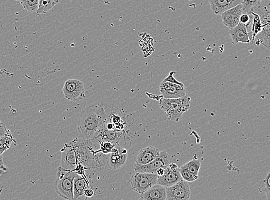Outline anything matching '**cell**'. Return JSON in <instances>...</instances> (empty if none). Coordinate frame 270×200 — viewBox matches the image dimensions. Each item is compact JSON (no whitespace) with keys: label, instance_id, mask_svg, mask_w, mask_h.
<instances>
[{"label":"cell","instance_id":"d4e9b609","mask_svg":"<svg viewBox=\"0 0 270 200\" xmlns=\"http://www.w3.org/2000/svg\"><path fill=\"white\" fill-rule=\"evenodd\" d=\"M270 171H269L268 174H267L265 180H263V182L265 183V191L266 195L267 196V199L268 200H270Z\"/></svg>","mask_w":270,"mask_h":200},{"label":"cell","instance_id":"5b68a950","mask_svg":"<svg viewBox=\"0 0 270 200\" xmlns=\"http://www.w3.org/2000/svg\"><path fill=\"white\" fill-rule=\"evenodd\" d=\"M66 99L72 101L83 100L85 98L83 83L78 79L67 80L63 89Z\"/></svg>","mask_w":270,"mask_h":200},{"label":"cell","instance_id":"d6986e66","mask_svg":"<svg viewBox=\"0 0 270 200\" xmlns=\"http://www.w3.org/2000/svg\"><path fill=\"white\" fill-rule=\"evenodd\" d=\"M14 141L10 130L5 136L0 137V155H2L6 150L10 149L11 144Z\"/></svg>","mask_w":270,"mask_h":200},{"label":"cell","instance_id":"cb8c5ba5","mask_svg":"<svg viewBox=\"0 0 270 200\" xmlns=\"http://www.w3.org/2000/svg\"><path fill=\"white\" fill-rule=\"evenodd\" d=\"M254 19V15L251 14L242 13L240 17L239 23L243 24L244 25L248 27L250 25Z\"/></svg>","mask_w":270,"mask_h":200},{"label":"cell","instance_id":"9c48e42d","mask_svg":"<svg viewBox=\"0 0 270 200\" xmlns=\"http://www.w3.org/2000/svg\"><path fill=\"white\" fill-rule=\"evenodd\" d=\"M127 150L118 144L107 154V165L109 168L115 170L122 167L127 162Z\"/></svg>","mask_w":270,"mask_h":200},{"label":"cell","instance_id":"ac0fdd59","mask_svg":"<svg viewBox=\"0 0 270 200\" xmlns=\"http://www.w3.org/2000/svg\"><path fill=\"white\" fill-rule=\"evenodd\" d=\"M59 2L60 0H39L38 9L36 12L38 15L47 13Z\"/></svg>","mask_w":270,"mask_h":200},{"label":"cell","instance_id":"9a60e30c","mask_svg":"<svg viewBox=\"0 0 270 200\" xmlns=\"http://www.w3.org/2000/svg\"><path fill=\"white\" fill-rule=\"evenodd\" d=\"M183 179L179 170L174 171L168 167L165 169L164 174L158 176L157 183L165 187L173 186Z\"/></svg>","mask_w":270,"mask_h":200},{"label":"cell","instance_id":"1f68e13d","mask_svg":"<svg viewBox=\"0 0 270 200\" xmlns=\"http://www.w3.org/2000/svg\"><path fill=\"white\" fill-rule=\"evenodd\" d=\"M165 169L164 168H159L158 169L157 171H156V174L158 175V176H161L164 174Z\"/></svg>","mask_w":270,"mask_h":200},{"label":"cell","instance_id":"484cf974","mask_svg":"<svg viewBox=\"0 0 270 200\" xmlns=\"http://www.w3.org/2000/svg\"><path fill=\"white\" fill-rule=\"evenodd\" d=\"M176 72L175 71H172L170 73V74H169V75H168V76L166 78L164 79V81L162 82H170L171 83H174V84H176L178 85H182V86H184L185 85H184L183 83H181L180 82H178L177 81V80L174 78V74H175Z\"/></svg>","mask_w":270,"mask_h":200},{"label":"cell","instance_id":"f546056e","mask_svg":"<svg viewBox=\"0 0 270 200\" xmlns=\"http://www.w3.org/2000/svg\"><path fill=\"white\" fill-rule=\"evenodd\" d=\"M84 195L87 199L93 198L94 193L93 190L87 188L85 190Z\"/></svg>","mask_w":270,"mask_h":200},{"label":"cell","instance_id":"7a4b0ae2","mask_svg":"<svg viewBox=\"0 0 270 200\" xmlns=\"http://www.w3.org/2000/svg\"><path fill=\"white\" fill-rule=\"evenodd\" d=\"M190 103L191 98L186 94L185 96L173 99L162 98L159 101V106L166 114L168 119L178 122L183 114L189 110Z\"/></svg>","mask_w":270,"mask_h":200},{"label":"cell","instance_id":"277c9868","mask_svg":"<svg viewBox=\"0 0 270 200\" xmlns=\"http://www.w3.org/2000/svg\"><path fill=\"white\" fill-rule=\"evenodd\" d=\"M158 175L147 173H137L132 175L129 183L134 192L142 195L149 187L157 183Z\"/></svg>","mask_w":270,"mask_h":200},{"label":"cell","instance_id":"8992f818","mask_svg":"<svg viewBox=\"0 0 270 200\" xmlns=\"http://www.w3.org/2000/svg\"><path fill=\"white\" fill-rule=\"evenodd\" d=\"M171 162V156L169 153L162 151L157 158L149 164L142 166H134V170L137 173L156 174V171L159 168H166Z\"/></svg>","mask_w":270,"mask_h":200},{"label":"cell","instance_id":"3957f363","mask_svg":"<svg viewBox=\"0 0 270 200\" xmlns=\"http://www.w3.org/2000/svg\"><path fill=\"white\" fill-rule=\"evenodd\" d=\"M76 173L75 170H66L61 167L58 168L55 189L61 198L66 200H73V180Z\"/></svg>","mask_w":270,"mask_h":200},{"label":"cell","instance_id":"4dcf8cb0","mask_svg":"<svg viewBox=\"0 0 270 200\" xmlns=\"http://www.w3.org/2000/svg\"><path fill=\"white\" fill-rule=\"evenodd\" d=\"M169 168L171 169V170L176 171L179 170V167L177 164H175V163H170V164L168 166Z\"/></svg>","mask_w":270,"mask_h":200},{"label":"cell","instance_id":"7c38bea8","mask_svg":"<svg viewBox=\"0 0 270 200\" xmlns=\"http://www.w3.org/2000/svg\"><path fill=\"white\" fill-rule=\"evenodd\" d=\"M160 150L157 148L149 146L141 150L138 153L134 166H142L149 164L159 155Z\"/></svg>","mask_w":270,"mask_h":200},{"label":"cell","instance_id":"52a82bcc","mask_svg":"<svg viewBox=\"0 0 270 200\" xmlns=\"http://www.w3.org/2000/svg\"><path fill=\"white\" fill-rule=\"evenodd\" d=\"M165 189L168 200H189L191 196L188 182L183 179Z\"/></svg>","mask_w":270,"mask_h":200},{"label":"cell","instance_id":"44dd1931","mask_svg":"<svg viewBox=\"0 0 270 200\" xmlns=\"http://www.w3.org/2000/svg\"><path fill=\"white\" fill-rule=\"evenodd\" d=\"M185 165L190 171V173L194 175V176L198 177L199 171L200 170L201 164L200 161L197 159L196 156H194V158L191 161L187 163Z\"/></svg>","mask_w":270,"mask_h":200},{"label":"cell","instance_id":"d6a6232c","mask_svg":"<svg viewBox=\"0 0 270 200\" xmlns=\"http://www.w3.org/2000/svg\"><path fill=\"white\" fill-rule=\"evenodd\" d=\"M15 1H19V2H20V1H21V0H15Z\"/></svg>","mask_w":270,"mask_h":200},{"label":"cell","instance_id":"83f0119b","mask_svg":"<svg viewBox=\"0 0 270 200\" xmlns=\"http://www.w3.org/2000/svg\"><path fill=\"white\" fill-rule=\"evenodd\" d=\"M9 131H10V129H8L4 124L0 122V137L5 136Z\"/></svg>","mask_w":270,"mask_h":200},{"label":"cell","instance_id":"2e32d148","mask_svg":"<svg viewBox=\"0 0 270 200\" xmlns=\"http://www.w3.org/2000/svg\"><path fill=\"white\" fill-rule=\"evenodd\" d=\"M88 188V184L85 178L80 174L76 173L73 180V200H86L84 192Z\"/></svg>","mask_w":270,"mask_h":200},{"label":"cell","instance_id":"836d02e7","mask_svg":"<svg viewBox=\"0 0 270 200\" xmlns=\"http://www.w3.org/2000/svg\"><path fill=\"white\" fill-rule=\"evenodd\" d=\"M0 122H1V120H0Z\"/></svg>","mask_w":270,"mask_h":200},{"label":"cell","instance_id":"7402d4cb","mask_svg":"<svg viewBox=\"0 0 270 200\" xmlns=\"http://www.w3.org/2000/svg\"><path fill=\"white\" fill-rule=\"evenodd\" d=\"M20 2L27 11L33 13L38 10L39 0H21Z\"/></svg>","mask_w":270,"mask_h":200},{"label":"cell","instance_id":"f1b7e54d","mask_svg":"<svg viewBox=\"0 0 270 200\" xmlns=\"http://www.w3.org/2000/svg\"><path fill=\"white\" fill-rule=\"evenodd\" d=\"M231 5V7H235V6L238 5V4H242V1L243 0H227Z\"/></svg>","mask_w":270,"mask_h":200},{"label":"cell","instance_id":"4316f807","mask_svg":"<svg viewBox=\"0 0 270 200\" xmlns=\"http://www.w3.org/2000/svg\"><path fill=\"white\" fill-rule=\"evenodd\" d=\"M8 169L3 162L2 156L0 155V176L7 173Z\"/></svg>","mask_w":270,"mask_h":200},{"label":"cell","instance_id":"8fae6325","mask_svg":"<svg viewBox=\"0 0 270 200\" xmlns=\"http://www.w3.org/2000/svg\"><path fill=\"white\" fill-rule=\"evenodd\" d=\"M242 4H238L229 8L221 15L224 26L231 30L235 27L239 23L240 17L242 13Z\"/></svg>","mask_w":270,"mask_h":200},{"label":"cell","instance_id":"ba28073f","mask_svg":"<svg viewBox=\"0 0 270 200\" xmlns=\"http://www.w3.org/2000/svg\"><path fill=\"white\" fill-rule=\"evenodd\" d=\"M61 167L69 170H75L78 168V161L77 158L74 144L72 143L65 144L61 150Z\"/></svg>","mask_w":270,"mask_h":200},{"label":"cell","instance_id":"4fadbf2b","mask_svg":"<svg viewBox=\"0 0 270 200\" xmlns=\"http://www.w3.org/2000/svg\"><path fill=\"white\" fill-rule=\"evenodd\" d=\"M140 200H167L165 187L156 183L141 195Z\"/></svg>","mask_w":270,"mask_h":200},{"label":"cell","instance_id":"5bb4252c","mask_svg":"<svg viewBox=\"0 0 270 200\" xmlns=\"http://www.w3.org/2000/svg\"><path fill=\"white\" fill-rule=\"evenodd\" d=\"M229 34L233 42L238 44H249L250 42V33L247 32V27L243 24L239 23L237 26L230 30Z\"/></svg>","mask_w":270,"mask_h":200},{"label":"cell","instance_id":"e0dca14e","mask_svg":"<svg viewBox=\"0 0 270 200\" xmlns=\"http://www.w3.org/2000/svg\"><path fill=\"white\" fill-rule=\"evenodd\" d=\"M211 11L214 14L221 15L232 8L227 0H208Z\"/></svg>","mask_w":270,"mask_h":200},{"label":"cell","instance_id":"6da1fadb","mask_svg":"<svg viewBox=\"0 0 270 200\" xmlns=\"http://www.w3.org/2000/svg\"><path fill=\"white\" fill-rule=\"evenodd\" d=\"M107 122V115L102 104H93L79 115L78 129L84 140L95 139L99 136Z\"/></svg>","mask_w":270,"mask_h":200},{"label":"cell","instance_id":"603a6c76","mask_svg":"<svg viewBox=\"0 0 270 200\" xmlns=\"http://www.w3.org/2000/svg\"><path fill=\"white\" fill-rule=\"evenodd\" d=\"M179 172L183 179L187 182L192 183L197 180L198 177L194 176V175L190 173L189 169L187 168L186 165H184L179 168Z\"/></svg>","mask_w":270,"mask_h":200},{"label":"cell","instance_id":"ffe728a7","mask_svg":"<svg viewBox=\"0 0 270 200\" xmlns=\"http://www.w3.org/2000/svg\"><path fill=\"white\" fill-rule=\"evenodd\" d=\"M264 0H243L242 2V13L251 14L254 8L259 6Z\"/></svg>","mask_w":270,"mask_h":200},{"label":"cell","instance_id":"30bf717a","mask_svg":"<svg viewBox=\"0 0 270 200\" xmlns=\"http://www.w3.org/2000/svg\"><path fill=\"white\" fill-rule=\"evenodd\" d=\"M162 98L165 99H173L185 96L186 94L185 86L174 84L168 82H162L159 85Z\"/></svg>","mask_w":270,"mask_h":200}]
</instances>
